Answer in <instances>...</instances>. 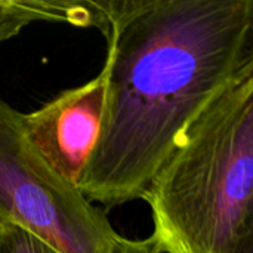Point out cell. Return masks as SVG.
<instances>
[{
  "instance_id": "cell-1",
  "label": "cell",
  "mask_w": 253,
  "mask_h": 253,
  "mask_svg": "<svg viewBox=\"0 0 253 253\" xmlns=\"http://www.w3.org/2000/svg\"><path fill=\"white\" fill-rule=\"evenodd\" d=\"M105 102L79 181L92 203L144 197L206 105L253 64V0H110Z\"/></svg>"
},
{
  "instance_id": "cell-2",
  "label": "cell",
  "mask_w": 253,
  "mask_h": 253,
  "mask_svg": "<svg viewBox=\"0 0 253 253\" xmlns=\"http://www.w3.org/2000/svg\"><path fill=\"white\" fill-rule=\"evenodd\" d=\"M142 200L162 253H253V64L188 126Z\"/></svg>"
},
{
  "instance_id": "cell-3",
  "label": "cell",
  "mask_w": 253,
  "mask_h": 253,
  "mask_svg": "<svg viewBox=\"0 0 253 253\" xmlns=\"http://www.w3.org/2000/svg\"><path fill=\"white\" fill-rule=\"evenodd\" d=\"M21 114L0 101V221L40 236L62 253H107L119 234L43 160L24 133Z\"/></svg>"
},
{
  "instance_id": "cell-4",
  "label": "cell",
  "mask_w": 253,
  "mask_h": 253,
  "mask_svg": "<svg viewBox=\"0 0 253 253\" xmlns=\"http://www.w3.org/2000/svg\"><path fill=\"white\" fill-rule=\"evenodd\" d=\"M105 74L61 92L30 114H21L25 136L43 160L77 187L95 148L104 114ZM79 190V188H77Z\"/></svg>"
},
{
  "instance_id": "cell-5",
  "label": "cell",
  "mask_w": 253,
  "mask_h": 253,
  "mask_svg": "<svg viewBox=\"0 0 253 253\" xmlns=\"http://www.w3.org/2000/svg\"><path fill=\"white\" fill-rule=\"evenodd\" d=\"M110 0H25L0 1V42L16 36L36 21H59L77 27H96L105 34Z\"/></svg>"
},
{
  "instance_id": "cell-6",
  "label": "cell",
  "mask_w": 253,
  "mask_h": 253,
  "mask_svg": "<svg viewBox=\"0 0 253 253\" xmlns=\"http://www.w3.org/2000/svg\"><path fill=\"white\" fill-rule=\"evenodd\" d=\"M0 253H62L40 236L10 222L0 224Z\"/></svg>"
},
{
  "instance_id": "cell-7",
  "label": "cell",
  "mask_w": 253,
  "mask_h": 253,
  "mask_svg": "<svg viewBox=\"0 0 253 253\" xmlns=\"http://www.w3.org/2000/svg\"><path fill=\"white\" fill-rule=\"evenodd\" d=\"M107 253H162V251L153 236L141 240L119 236Z\"/></svg>"
},
{
  "instance_id": "cell-8",
  "label": "cell",
  "mask_w": 253,
  "mask_h": 253,
  "mask_svg": "<svg viewBox=\"0 0 253 253\" xmlns=\"http://www.w3.org/2000/svg\"><path fill=\"white\" fill-rule=\"evenodd\" d=\"M0 224H1V221H0Z\"/></svg>"
}]
</instances>
